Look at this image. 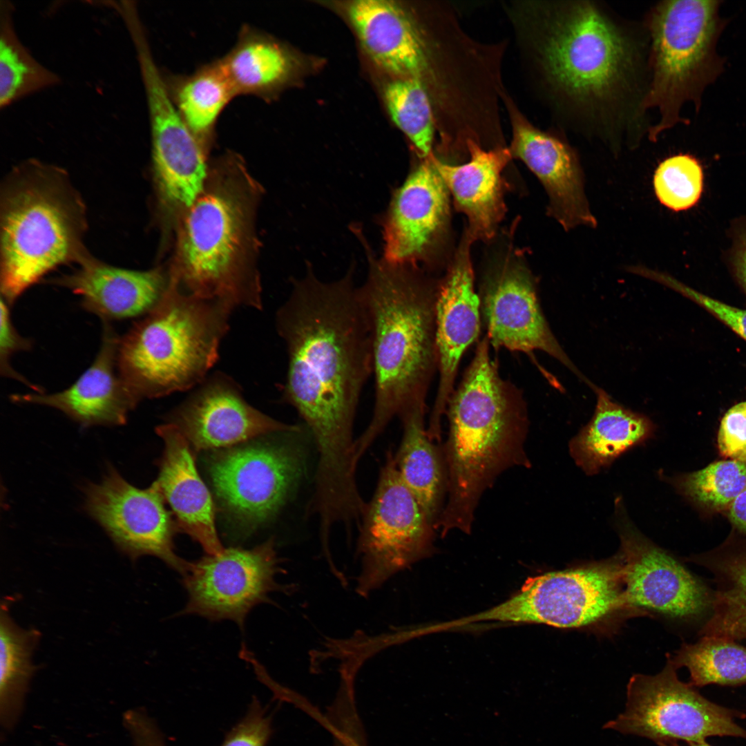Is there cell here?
Masks as SVG:
<instances>
[{"label": "cell", "instance_id": "obj_1", "mask_svg": "<svg viewBox=\"0 0 746 746\" xmlns=\"http://www.w3.org/2000/svg\"><path fill=\"white\" fill-rule=\"evenodd\" d=\"M506 12L526 64L557 113L613 147L624 137L636 145L647 135L648 56L623 22L591 1H518Z\"/></svg>", "mask_w": 746, "mask_h": 746}, {"label": "cell", "instance_id": "obj_2", "mask_svg": "<svg viewBox=\"0 0 746 746\" xmlns=\"http://www.w3.org/2000/svg\"><path fill=\"white\" fill-rule=\"evenodd\" d=\"M353 274L324 282L309 267L275 318L288 359L282 398L309 429L317 468L328 475L354 464V421L373 375L371 324Z\"/></svg>", "mask_w": 746, "mask_h": 746}, {"label": "cell", "instance_id": "obj_3", "mask_svg": "<svg viewBox=\"0 0 746 746\" xmlns=\"http://www.w3.org/2000/svg\"><path fill=\"white\" fill-rule=\"evenodd\" d=\"M489 340L477 345L463 379L448 403V434L442 449L446 501L435 529L470 533L483 494L513 467L529 468L525 450L528 421L519 392L499 376Z\"/></svg>", "mask_w": 746, "mask_h": 746}, {"label": "cell", "instance_id": "obj_4", "mask_svg": "<svg viewBox=\"0 0 746 746\" xmlns=\"http://www.w3.org/2000/svg\"><path fill=\"white\" fill-rule=\"evenodd\" d=\"M359 238L368 259L359 289L372 328L374 402L370 423L354 441L358 461L395 417L425 403L437 364V288L417 268L377 259Z\"/></svg>", "mask_w": 746, "mask_h": 746}, {"label": "cell", "instance_id": "obj_5", "mask_svg": "<svg viewBox=\"0 0 746 746\" xmlns=\"http://www.w3.org/2000/svg\"><path fill=\"white\" fill-rule=\"evenodd\" d=\"M83 200L61 169L31 160L5 178L0 201V287L11 305L59 266L89 256Z\"/></svg>", "mask_w": 746, "mask_h": 746}, {"label": "cell", "instance_id": "obj_6", "mask_svg": "<svg viewBox=\"0 0 746 746\" xmlns=\"http://www.w3.org/2000/svg\"><path fill=\"white\" fill-rule=\"evenodd\" d=\"M234 309L182 291L169 276L157 305L119 338V372L140 402L199 385L218 358Z\"/></svg>", "mask_w": 746, "mask_h": 746}, {"label": "cell", "instance_id": "obj_7", "mask_svg": "<svg viewBox=\"0 0 746 746\" xmlns=\"http://www.w3.org/2000/svg\"><path fill=\"white\" fill-rule=\"evenodd\" d=\"M720 1L667 0L652 7L647 17L649 79L644 106L658 111L647 137L653 142L678 124L683 106L696 111L702 96L723 73L717 52L727 21L720 15Z\"/></svg>", "mask_w": 746, "mask_h": 746}, {"label": "cell", "instance_id": "obj_8", "mask_svg": "<svg viewBox=\"0 0 746 746\" xmlns=\"http://www.w3.org/2000/svg\"><path fill=\"white\" fill-rule=\"evenodd\" d=\"M243 193L226 177L204 185L184 211L171 276L189 294L260 309L257 276L244 260L249 209Z\"/></svg>", "mask_w": 746, "mask_h": 746}, {"label": "cell", "instance_id": "obj_9", "mask_svg": "<svg viewBox=\"0 0 746 746\" xmlns=\"http://www.w3.org/2000/svg\"><path fill=\"white\" fill-rule=\"evenodd\" d=\"M624 605L619 555L613 559L530 577L506 601L455 622L590 625Z\"/></svg>", "mask_w": 746, "mask_h": 746}, {"label": "cell", "instance_id": "obj_10", "mask_svg": "<svg viewBox=\"0 0 746 746\" xmlns=\"http://www.w3.org/2000/svg\"><path fill=\"white\" fill-rule=\"evenodd\" d=\"M668 659L653 676L635 674L629 680L624 711L603 726L626 735L658 742H706L711 736L746 739V729L735 721L736 713L700 694L680 680Z\"/></svg>", "mask_w": 746, "mask_h": 746}, {"label": "cell", "instance_id": "obj_11", "mask_svg": "<svg viewBox=\"0 0 746 746\" xmlns=\"http://www.w3.org/2000/svg\"><path fill=\"white\" fill-rule=\"evenodd\" d=\"M435 528L401 479L388 452L376 490L367 504L357 544L361 571L356 592L363 597L425 556Z\"/></svg>", "mask_w": 746, "mask_h": 746}, {"label": "cell", "instance_id": "obj_12", "mask_svg": "<svg viewBox=\"0 0 746 746\" xmlns=\"http://www.w3.org/2000/svg\"><path fill=\"white\" fill-rule=\"evenodd\" d=\"M280 569L273 539L251 549L230 547L189 562L182 575L188 601L181 613L230 620L242 629L254 606L283 590L276 581Z\"/></svg>", "mask_w": 746, "mask_h": 746}, {"label": "cell", "instance_id": "obj_13", "mask_svg": "<svg viewBox=\"0 0 746 746\" xmlns=\"http://www.w3.org/2000/svg\"><path fill=\"white\" fill-rule=\"evenodd\" d=\"M615 503L624 604L674 619L707 620L714 605V591L642 535L628 519L620 500Z\"/></svg>", "mask_w": 746, "mask_h": 746}, {"label": "cell", "instance_id": "obj_14", "mask_svg": "<svg viewBox=\"0 0 746 746\" xmlns=\"http://www.w3.org/2000/svg\"><path fill=\"white\" fill-rule=\"evenodd\" d=\"M304 470L298 448L281 443L228 448L211 457L209 472L223 506L245 525L270 519Z\"/></svg>", "mask_w": 746, "mask_h": 746}, {"label": "cell", "instance_id": "obj_15", "mask_svg": "<svg viewBox=\"0 0 746 746\" xmlns=\"http://www.w3.org/2000/svg\"><path fill=\"white\" fill-rule=\"evenodd\" d=\"M85 495L89 515L123 553L133 560L155 556L183 574L189 562L175 553L178 528L154 481L140 489L110 467L99 484L86 486Z\"/></svg>", "mask_w": 746, "mask_h": 746}, {"label": "cell", "instance_id": "obj_16", "mask_svg": "<svg viewBox=\"0 0 746 746\" xmlns=\"http://www.w3.org/2000/svg\"><path fill=\"white\" fill-rule=\"evenodd\" d=\"M420 159L393 193L382 220L383 260L417 268L443 244L450 218V193L434 160Z\"/></svg>", "mask_w": 746, "mask_h": 746}, {"label": "cell", "instance_id": "obj_17", "mask_svg": "<svg viewBox=\"0 0 746 746\" xmlns=\"http://www.w3.org/2000/svg\"><path fill=\"white\" fill-rule=\"evenodd\" d=\"M481 309L487 337L496 349L544 352L586 384L552 333L543 314L530 271L519 260L506 259L485 280Z\"/></svg>", "mask_w": 746, "mask_h": 746}, {"label": "cell", "instance_id": "obj_18", "mask_svg": "<svg viewBox=\"0 0 746 746\" xmlns=\"http://www.w3.org/2000/svg\"><path fill=\"white\" fill-rule=\"evenodd\" d=\"M142 80L159 200L166 210L184 211L204 189L207 151L180 117L162 74L149 70Z\"/></svg>", "mask_w": 746, "mask_h": 746}, {"label": "cell", "instance_id": "obj_19", "mask_svg": "<svg viewBox=\"0 0 746 746\" xmlns=\"http://www.w3.org/2000/svg\"><path fill=\"white\" fill-rule=\"evenodd\" d=\"M198 387L166 421L197 452L228 448L265 434L301 431L300 426L283 423L252 407L239 385L222 372L207 377Z\"/></svg>", "mask_w": 746, "mask_h": 746}, {"label": "cell", "instance_id": "obj_20", "mask_svg": "<svg viewBox=\"0 0 746 746\" xmlns=\"http://www.w3.org/2000/svg\"><path fill=\"white\" fill-rule=\"evenodd\" d=\"M501 95L511 127L508 149L542 183L548 198V215L566 231L581 226L595 227L574 149L563 139L535 126L505 89Z\"/></svg>", "mask_w": 746, "mask_h": 746}, {"label": "cell", "instance_id": "obj_21", "mask_svg": "<svg viewBox=\"0 0 746 746\" xmlns=\"http://www.w3.org/2000/svg\"><path fill=\"white\" fill-rule=\"evenodd\" d=\"M472 240L464 238L436 293L435 347L439 384L426 431L441 440V418L452 395L461 358L480 331V301L474 289L470 258Z\"/></svg>", "mask_w": 746, "mask_h": 746}, {"label": "cell", "instance_id": "obj_22", "mask_svg": "<svg viewBox=\"0 0 746 746\" xmlns=\"http://www.w3.org/2000/svg\"><path fill=\"white\" fill-rule=\"evenodd\" d=\"M102 344L92 364L70 386L60 392L13 394L12 400L57 409L82 427L120 425L140 403L117 363L119 338L106 321Z\"/></svg>", "mask_w": 746, "mask_h": 746}, {"label": "cell", "instance_id": "obj_23", "mask_svg": "<svg viewBox=\"0 0 746 746\" xmlns=\"http://www.w3.org/2000/svg\"><path fill=\"white\" fill-rule=\"evenodd\" d=\"M156 432L164 448L154 482L171 509L178 530L197 542L207 555L220 554L224 548L216 528L213 501L188 441L169 422L157 427Z\"/></svg>", "mask_w": 746, "mask_h": 746}, {"label": "cell", "instance_id": "obj_24", "mask_svg": "<svg viewBox=\"0 0 746 746\" xmlns=\"http://www.w3.org/2000/svg\"><path fill=\"white\" fill-rule=\"evenodd\" d=\"M467 149L469 160L462 164L444 162L436 155L434 160L457 209L467 218L466 234L473 242L487 241L506 211L503 171L513 157L506 146L485 149L469 140Z\"/></svg>", "mask_w": 746, "mask_h": 746}, {"label": "cell", "instance_id": "obj_25", "mask_svg": "<svg viewBox=\"0 0 746 746\" xmlns=\"http://www.w3.org/2000/svg\"><path fill=\"white\" fill-rule=\"evenodd\" d=\"M51 283L78 295L85 309L107 321L147 314L163 296L169 278L159 269H124L89 256L75 271Z\"/></svg>", "mask_w": 746, "mask_h": 746}, {"label": "cell", "instance_id": "obj_26", "mask_svg": "<svg viewBox=\"0 0 746 746\" xmlns=\"http://www.w3.org/2000/svg\"><path fill=\"white\" fill-rule=\"evenodd\" d=\"M346 12L365 52L379 67L395 77L421 81L427 68L421 28L398 3L355 0Z\"/></svg>", "mask_w": 746, "mask_h": 746}, {"label": "cell", "instance_id": "obj_27", "mask_svg": "<svg viewBox=\"0 0 746 746\" xmlns=\"http://www.w3.org/2000/svg\"><path fill=\"white\" fill-rule=\"evenodd\" d=\"M593 415L569 442V452L586 475H593L610 466L629 449L652 438L653 421L615 402L596 387Z\"/></svg>", "mask_w": 746, "mask_h": 746}, {"label": "cell", "instance_id": "obj_28", "mask_svg": "<svg viewBox=\"0 0 746 746\" xmlns=\"http://www.w3.org/2000/svg\"><path fill=\"white\" fill-rule=\"evenodd\" d=\"M424 414L423 403L400 415L403 435L394 458L401 479L434 527L445 504L447 473L442 449L428 436Z\"/></svg>", "mask_w": 746, "mask_h": 746}, {"label": "cell", "instance_id": "obj_29", "mask_svg": "<svg viewBox=\"0 0 746 746\" xmlns=\"http://www.w3.org/2000/svg\"><path fill=\"white\" fill-rule=\"evenodd\" d=\"M736 536L690 559L709 571L716 584L712 611L700 636L746 639V537Z\"/></svg>", "mask_w": 746, "mask_h": 746}, {"label": "cell", "instance_id": "obj_30", "mask_svg": "<svg viewBox=\"0 0 746 746\" xmlns=\"http://www.w3.org/2000/svg\"><path fill=\"white\" fill-rule=\"evenodd\" d=\"M163 76L180 117L207 151L220 115L238 95L221 59L203 64L189 75Z\"/></svg>", "mask_w": 746, "mask_h": 746}, {"label": "cell", "instance_id": "obj_31", "mask_svg": "<svg viewBox=\"0 0 746 746\" xmlns=\"http://www.w3.org/2000/svg\"><path fill=\"white\" fill-rule=\"evenodd\" d=\"M237 95L267 98L289 78L290 54L280 44L248 25L236 44L221 58Z\"/></svg>", "mask_w": 746, "mask_h": 746}, {"label": "cell", "instance_id": "obj_32", "mask_svg": "<svg viewBox=\"0 0 746 746\" xmlns=\"http://www.w3.org/2000/svg\"><path fill=\"white\" fill-rule=\"evenodd\" d=\"M37 629H24L8 614L7 604L0 615V723L12 729L22 713L30 680L36 670L32 656L39 642Z\"/></svg>", "mask_w": 746, "mask_h": 746}, {"label": "cell", "instance_id": "obj_33", "mask_svg": "<svg viewBox=\"0 0 746 746\" xmlns=\"http://www.w3.org/2000/svg\"><path fill=\"white\" fill-rule=\"evenodd\" d=\"M676 669L685 667L690 685L737 686L746 684V647L721 636H701L684 644L670 658Z\"/></svg>", "mask_w": 746, "mask_h": 746}, {"label": "cell", "instance_id": "obj_34", "mask_svg": "<svg viewBox=\"0 0 746 746\" xmlns=\"http://www.w3.org/2000/svg\"><path fill=\"white\" fill-rule=\"evenodd\" d=\"M12 8L8 1H1V108L59 82V77L38 62L18 39L12 21Z\"/></svg>", "mask_w": 746, "mask_h": 746}, {"label": "cell", "instance_id": "obj_35", "mask_svg": "<svg viewBox=\"0 0 746 746\" xmlns=\"http://www.w3.org/2000/svg\"><path fill=\"white\" fill-rule=\"evenodd\" d=\"M388 112L420 159L432 152L436 127L433 106L423 82L416 77H395L384 90Z\"/></svg>", "mask_w": 746, "mask_h": 746}, {"label": "cell", "instance_id": "obj_36", "mask_svg": "<svg viewBox=\"0 0 746 746\" xmlns=\"http://www.w3.org/2000/svg\"><path fill=\"white\" fill-rule=\"evenodd\" d=\"M675 485L691 502L709 512L727 510L746 488V462L725 459L678 477Z\"/></svg>", "mask_w": 746, "mask_h": 746}, {"label": "cell", "instance_id": "obj_37", "mask_svg": "<svg viewBox=\"0 0 746 746\" xmlns=\"http://www.w3.org/2000/svg\"><path fill=\"white\" fill-rule=\"evenodd\" d=\"M653 186L664 206L675 211L689 209L698 202L702 192V166L691 155L671 156L656 169Z\"/></svg>", "mask_w": 746, "mask_h": 746}, {"label": "cell", "instance_id": "obj_38", "mask_svg": "<svg viewBox=\"0 0 746 746\" xmlns=\"http://www.w3.org/2000/svg\"><path fill=\"white\" fill-rule=\"evenodd\" d=\"M648 278L673 289L707 310L746 341V309L738 308L700 293L667 274L650 270Z\"/></svg>", "mask_w": 746, "mask_h": 746}, {"label": "cell", "instance_id": "obj_39", "mask_svg": "<svg viewBox=\"0 0 746 746\" xmlns=\"http://www.w3.org/2000/svg\"><path fill=\"white\" fill-rule=\"evenodd\" d=\"M325 720L333 732L334 746H366L355 699L343 697L335 700Z\"/></svg>", "mask_w": 746, "mask_h": 746}, {"label": "cell", "instance_id": "obj_40", "mask_svg": "<svg viewBox=\"0 0 746 746\" xmlns=\"http://www.w3.org/2000/svg\"><path fill=\"white\" fill-rule=\"evenodd\" d=\"M718 446L725 458L746 462V401L733 405L724 414Z\"/></svg>", "mask_w": 746, "mask_h": 746}, {"label": "cell", "instance_id": "obj_41", "mask_svg": "<svg viewBox=\"0 0 746 746\" xmlns=\"http://www.w3.org/2000/svg\"><path fill=\"white\" fill-rule=\"evenodd\" d=\"M271 731V718L254 699L246 716L230 730L221 746H266Z\"/></svg>", "mask_w": 746, "mask_h": 746}, {"label": "cell", "instance_id": "obj_42", "mask_svg": "<svg viewBox=\"0 0 746 746\" xmlns=\"http://www.w3.org/2000/svg\"><path fill=\"white\" fill-rule=\"evenodd\" d=\"M1 329H0V370L3 376L12 378L30 386L35 392H41L27 381L21 374L12 368L9 360L17 352L27 350L31 347V342L21 336L15 329L9 309V305L1 298Z\"/></svg>", "mask_w": 746, "mask_h": 746}, {"label": "cell", "instance_id": "obj_43", "mask_svg": "<svg viewBox=\"0 0 746 746\" xmlns=\"http://www.w3.org/2000/svg\"><path fill=\"white\" fill-rule=\"evenodd\" d=\"M731 265L736 280L746 297V224L735 235L731 254Z\"/></svg>", "mask_w": 746, "mask_h": 746}, {"label": "cell", "instance_id": "obj_44", "mask_svg": "<svg viewBox=\"0 0 746 746\" xmlns=\"http://www.w3.org/2000/svg\"><path fill=\"white\" fill-rule=\"evenodd\" d=\"M727 516L734 528L746 537V488L736 497L727 509Z\"/></svg>", "mask_w": 746, "mask_h": 746}, {"label": "cell", "instance_id": "obj_45", "mask_svg": "<svg viewBox=\"0 0 746 746\" xmlns=\"http://www.w3.org/2000/svg\"><path fill=\"white\" fill-rule=\"evenodd\" d=\"M164 740L159 734H149L140 738L135 746H166Z\"/></svg>", "mask_w": 746, "mask_h": 746}, {"label": "cell", "instance_id": "obj_46", "mask_svg": "<svg viewBox=\"0 0 746 746\" xmlns=\"http://www.w3.org/2000/svg\"><path fill=\"white\" fill-rule=\"evenodd\" d=\"M656 744H657L658 746H680L676 741L658 742V743H656ZM688 746H711V745H709V743H707V742H703V743H700L688 744Z\"/></svg>", "mask_w": 746, "mask_h": 746}]
</instances>
